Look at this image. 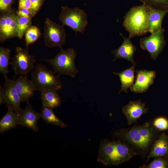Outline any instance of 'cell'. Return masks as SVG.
<instances>
[{
    "mask_svg": "<svg viewBox=\"0 0 168 168\" xmlns=\"http://www.w3.org/2000/svg\"><path fill=\"white\" fill-rule=\"evenodd\" d=\"M2 0H0V2H1Z\"/></svg>",
    "mask_w": 168,
    "mask_h": 168,
    "instance_id": "d590c367",
    "label": "cell"
},
{
    "mask_svg": "<svg viewBox=\"0 0 168 168\" xmlns=\"http://www.w3.org/2000/svg\"><path fill=\"white\" fill-rule=\"evenodd\" d=\"M157 130L149 123L114 132V137L126 141L142 151H147L158 136Z\"/></svg>",
    "mask_w": 168,
    "mask_h": 168,
    "instance_id": "7a4b0ae2",
    "label": "cell"
},
{
    "mask_svg": "<svg viewBox=\"0 0 168 168\" xmlns=\"http://www.w3.org/2000/svg\"><path fill=\"white\" fill-rule=\"evenodd\" d=\"M136 72L135 82L130 87V90L136 93L146 92L153 83L156 76L154 70H138Z\"/></svg>",
    "mask_w": 168,
    "mask_h": 168,
    "instance_id": "8fae6325",
    "label": "cell"
},
{
    "mask_svg": "<svg viewBox=\"0 0 168 168\" xmlns=\"http://www.w3.org/2000/svg\"><path fill=\"white\" fill-rule=\"evenodd\" d=\"M41 35L39 29L36 26L31 25L25 33L26 44V47L36 41Z\"/></svg>",
    "mask_w": 168,
    "mask_h": 168,
    "instance_id": "cb8c5ba5",
    "label": "cell"
},
{
    "mask_svg": "<svg viewBox=\"0 0 168 168\" xmlns=\"http://www.w3.org/2000/svg\"><path fill=\"white\" fill-rule=\"evenodd\" d=\"M152 125L157 130H166L168 129V119L164 117H157L154 120Z\"/></svg>",
    "mask_w": 168,
    "mask_h": 168,
    "instance_id": "4316f807",
    "label": "cell"
},
{
    "mask_svg": "<svg viewBox=\"0 0 168 168\" xmlns=\"http://www.w3.org/2000/svg\"><path fill=\"white\" fill-rule=\"evenodd\" d=\"M13 0H2L0 2V12H5L10 9Z\"/></svg>",
    "mask_w": 168,
    "mask_h": 168,
    "instance_id": "f546056e",
    "label": "cell"
},
{
    "mask_svg": "<svg viewBox=\"0 0 168 168\" xmlns=\"http://www.w3.org/2000/svg\"><path fill=\"white\" fill-rule=\"evenodd\" d=\"M24 109H21L17 113L18 115V124L29 128L35 132L38 131L37 121L40 117V113L35 110L32 105L27 102Z\"/></svg>",
    "mask_w": 168,
    "mask_h": 168,
    "instance_id": "30bf717a",
    "label": "cell"
},
{
    "mask_svg": "<svg viewBox=\"0 0 168 168\" xmlns=\"http://www.w3.org/2000/svg\"><path fill=\"white\" fill-rule=\"evenodd\" d=\"M50 70L44 64L39 63L34 67L31 74V80L37 90L45 88L58 92L63 87L62 82L58 75Z\"/></svg>",
    "mask_w": 168,
    "mask_h": 168,
    "instance_id": "5b68a950",
    "label": "cell"
},
{
    "mask_svg": "<svg viewBox=\"0 0 168 168\" xmlns=\"http://www.w3.org/2000/svg\"><path fill=\"white\" fill-rule=\"evenodd\" d=\"M16 14L18 16L31 18L34 16L30 10L25 8H18L16 12Z\"/></svg>",
    "mask_w": 168,
    "mask_h": 168,
    "instance_id": "f1b7e54d",
    "label": "cell"
},
{
    "mask_svg": "<svg viewBox=\"0 0 168 168\" xmlns=\"http://www.w3.org/2000/svg\"><path fill=\"white\" fill-rule=\"evenodd\" d=\"M2 14L0 18V37L3 35L5 28L6 21V13Z\"/></svg>",
    "mask_w": 168,
    "mask_h": 168,
    "instance_id": "d6a6232c",
    "label": "cell"
},
{
    "mask_svg": "<svg viewBox=\"0 0 168 168\" xmlns=\"http://www.w3.org/2000/svg\"><path fill=\"white\" fill-rule=\"evenodd\" d=\"M32 4V10L34 16L40 9L43 0H30Z\"/></svg>",
    "mask_w": 168,
    "mask_h": 168,
    "instance_id": "4dcf8cb0",
    "label": "cell"
},
{
    "mask_svg": "<svg viewBox=\"0 0 168 168\" xmlns=\"http://www.w3.org/2000/svg\"><path fill=\"white\" fill-rule=\"evenodd\" d=\"M6 98L3 87L0 86V105L6 104Z\"/></svg>",
    "mask_w": 168,
    "mask_h": 168,
    "instance_id": "836d02e7",
    "label": "cell"
},
{
    "mask_svg": "<svg viewBox=\"0 0 168 168\" xmlns=\"http://www.w3.org/2000/svg\"><path fill=\"white\" fill-rule=\"evenodd\" d=\"M6 13V21L5 28L3 35L0 37V42L3 41L7 39V36L14 15V12L10 9L5 12Z\"/></svg>",
    "mask_w": 168,
    "mask_h": 168,
    "instance_id": "484cf974",
    "label": "cell"
},
{
    "mask_svg": "<svg viewBox=\"0 0 168 168\" xmlns=\"http://www.w3.org/2000/svg\"><path fill=\"white\" fill-rule=\"evenodd\" d=\"M151 1L157 3L165 4L166 3L168 0H150Z\"/></svg>",
    "mask_w": 168,
    "mask_h": 168,
    "instance_id": "e575fe53",
    "label": "cell"
},
{
    "mask_svg": "<svg viewBox=\"0 0 168 168\" xmlns=\"http://www.w3.org/2000/svg\"><path fill=\"white\" fill-rule=\"evenodd\" d=\"M63 26L46 18L44 21V37L45 45L50 48L62 47L66 41L67 34Z\"/></svg>",
    "mask_w": 168,
    "mask_h": 168,
    "instance_id": "52a82bcc",
    "label": "cell"
},
{
    "mask_svg": "<svg viewBox=\"0 0 168 168\" xmlns=\"http://www.w3.org/2000/svg\"><path fill=\"white\" fill-rule=\"evenodd\" d=\"M18 8H26L30 10L32 12V4L30 0H19Z\"/></svg>",
    "mask_w": 168,
    "mask_h": 168,
    "instance_id": "1f68e13d",
    "label": "cell"
},
{
    "mask_svg": "<svg viewBox=\"0 0 168 168\" xmlns=\"http://www.w3.org/2000/svg\"><path fill=\"white\" fill-rule=\"evenodd\" d=\"M14 85L22 102H28L37 91L35 85L31 80L28 78L27 75L19 76L15 80Z\"/></svg>",
    "mask_w": 168,
    "mask_h": 168,
    "instance_id": "4fadbf2b",
    "label": "cell"
},
{
    "mask_svg": "<svg viewBox=\"0 0 168 168\" xmlns=\"http://www.w3.org/2000/svg\"><path fill=\"white\" fill-rule=\"evenodd\" d=\"M137 154L129 146L120 140H103L98 152V161L106 166H118Z\"/></svg>",
    "mask_w": 168,
    "mask_h": 168,
    "instance_id": "6da1fadb",
    "label": "cell"
},
{
    "mask_svg": "<svg viewBox=\"0 0 168 168\" xmlns=\"http://www.w3.org/2000/svg\"><path fill=\"white\" fill-rule=\"evenodd\" d=\"M136 63H134L132 66L121 72H114L113 73L118 75L121 83V88L118 94L122 92L128 93V89L133 84L134 76V72Z\"/></svg>",
    "mask_w": 168,
    "mask_h": 168,
    "instance_id": "d6986e66",
    "label": "cell"
},
{
    "mask_svg": "<svg viewBox=\"0 0 168 168\" xmlns=\"http://www.w3.org/2000/svg\"><path fill=\"white\" fill-rule=\"evenodd\" d=\"M52 108L43 105L40 113V117L48 124L66 128L67 124L60 119L54 114Z\"/></svg>",
    "mask_w": 168,
    "mask_h": 168,
    "instance_id": "44dd1931",
    "label": "cell"
},
{
    "mask_svg": "<svg viewBox=\"0 0 168 168\" xmlns=\"http://www.w3.org/2000/svg\"><path fill=\"white\" fill-rule=\"evenodd\" d=\"M149 13L144 5L131 8L124 17L123 26L129 33V37L140 36L148 32Z\"/></svg>",
    "mask_w": 168,
    "mask_h": 168,
    "instance_id": "3957f363",
    "label": "cell"
},
{
    "mask_svg": "<svg viewBox=\"0 0 168 168\" xmlns=\"http://www.w3.org/2000/svg\"><path fill=\"white\" fill-rule=\"evenodd\" d=\"M145 5L149 13L148 32L152 34L162 30V22L167 13L166 11L155 9L146 4Z\"/></svg>",
    "mask_w": 168,
    "mask_h": 168,
    "instance_id": "e0dca14e",
    "label": "cell"
},
{
    "mask_svg": "<svg viewBox=\"0 0 168 168\" xmlns=\"http://www.w3.org/2000/svg\"><path fill=\"white\" fill-rule=\"evenodd\" d=\"M59 52L53 58L41 60L48 62L52 66L54 72L60 76L68 75L75 77L79 72L75 63L77 55L76 50L73 48H68L66 49L60 48Z\"/></svg>",
    "mask_w": 168,
    "mask_h": 168,
    "instance_id": "277c9868",
    "label": "cell"
},
{
    "mask_svg": "<svg viewBox=\"0 0 168 168\" xmlns=\"http://www.w3.org/2000/svg\"><path fill=\"white\" fill-rule=\"evenodd\" d=\"M31 24V18L18 16L16 36L20 39H22Z\"/></svg>",
    "mask_w": 168,
    "mask_h": 168,
    "instance_id": "603a6c76",
    "label": "cell"
},
{
    "mask_svg": "<svg viewBox=\"0 0 168 168\" xmlns=\"http://www.w3.org/2000/svg\"><path fill=\"white\" fill-rule=\"evenodd\" d=\"M40 91V98L43 105L52 109L60 106L61 99L57 91L45 88Z\"/></svg>",
    "mask_w": 168,
    "mask_h": 168,
    "instance_id": "ac0fdd59",
    "label": "cell"
},
{
    "mask_svg": "<svg viewBox=\"0 0 168 168\" xmlns=\"http://www.w3.org/2000/svg\"><path fill=\"white\" fill-rule=\"evenodd\" d=\"M167 156H168V135L163 133L154 141L147 160L152 158Z\"/></svg>",
    "mask_w": 168,
    "mask_h": 168,
    "instance_id": "2e32d148",
    "label": "cell"
},
{
    "mask_svg": "<svg viewBox=\"0 0 168 168\" xmlns=\"http://www.w3.org/2000/svg\"><path fill=\"white\" fill-rule=\"evenodd\" d=\"M6 114L0 121V133H3L18 125V114L12 109L8 108Z\"/></svg>",
    "mask_w": 168,
    "mask_h": 168,
    "instance_id": "ffe728a7",
    "label": "cell"
},
{
    "mask_svg": "<svg viewBox=\"0 0 168 168\" xmlns=\"http://www.w3.org/2000/svg\"><path fill=\"white\" fill-rule=\"evenodd\" d=\"M148 109L145 107V105L141 100L130 101L124 105L122 111L125 115L129 125L136 122L142 114L146 113Z\"/></svg>",
    "mask_w": 168,
    "mask_h": 168,
    "instance_id": "5bb4252c",
    "label": "cell"
},
{
    "mask_svg": "<svg viewBox=\"0 0 168 168\" xmlns=\"http://www.w3.org/2000/svg\"><path fill=\"white\" fill-rule=\"evenodd\" d=\"M11 58L10 64L15 74L19 76L27 75L32 71L36 61L34 55L30 54L26 49L19 46L16 47L15 54Z\"/></svg>",
    "mask_w": 168,
    "mask_h": 168,
    "instance_id": "ba28073f",
    "label": "cell"
},
{
    "mask_svg": "<svg viewBox=\"0 0 168 168\" xmlns=\"http://www.w3.org/2000/svg\"><path fill=\"white\" fill-rule=\"evenodd\" d=\"M141 168H168V156L157 157L147 165H143Z\"/></svg>",
    "mask_w": 168,
    "mask_h": 168,
    "instance_id": "d4e9b609",
    "label": "cell"
},
{
    "mask_svg": "<svg viewBox=\"0 0 168 168\" xmlns=\"http://www.w3.org/2000/svg\"><path fill=\"white\" fill-rule=\"evenodd\" d=\"M15 79H6L3 88L6 98V104L8 109H12L17 113L21 109V98L17 92L14 85Z\"/></svg>",
    "mask_w": 168,
    "mask_h": 168,
    "instance_id": "7c38bea8",
    "label": "cell"
},
{
    "mask_svg": "<svg viewBox=\"0 0 168 168\" xmlns=\"http://www.w3.org/2000/svg\"><path fill=\"white\" fill-rule=\"evenodd\" d=\"M120 35L123 38V42L119 47L111 52L114 55L113 62L118 59L124 58L133 64L134 63L133 56L137 48L132 42L130 38L125 37L121 33Z\"/></svg>",
    "mask_w": 168,
    "mask_h": 168,
    "instance_id": "9a60e30c",
    "label": "cell"
},
{
    "mask_svg": "<svg viewBox=\"0 0 168 168\" xmlns=\"http://www.w3.org/2000/svg\"><path fill=\"white\" fill-rule=\"evenodd\" d=\"M18 16L15 13L9 30L7 36V39L16 36V32L18 21Z\"/></svg>",
    "mask_w": 168,
    "mask_h": 168,
    "instance_id": "83f0119b",
    "label": "cell"
},
{
    "mask_svg": "<svg viewBox=\"0 0 168 168\" xmlns=\"http://www.w3.org/2000/svg\"><path fill=\"white\" fill-rule=\"evenodd\" d=\"M58 16V20L62 26H67L76 33L84 34L88 24L87 16L86 12L79 7L71 8L66 6L62 7Z\"/></svg>",
    "mask_w": 168,
    "mask_h": 168,
    "instance_id": "8992f818",
    "label": "cell"
},
{
    "mask_svg": "<svg viewBox=\"0 0 168 168\" xmlns=\"http://www.w3.org/2000/svg\"><path fill=\"white\" fill-rule=\"evenodd\" d=\"M11 51L7 48L0 47V72L2 74L5 79L7 75L9 72L8 66L10 64Z\"/></svg>",
    "mask_w": 168,
    "mask_h": 168,
    "instance_id": "7402d4cb",
    "label": "cell"
},
{
    "mask_svg": "<svg viewBox=\"0 0 168 168\" xmlns=\"http://www.w3.org/2000/svg\"><path fill=\"white\" fill-rule=\"evenodd\" d=\"M165 44L162 30L151 34L148 37L141 38L140 40L141 48L147 51L153 60H155L161 52Z\"/></svg>",
    "mask_w": 168,
    "mask_h": 168,
    "instance_id": "9c48e42d",
    "label": "cell"
}]
</instances>
